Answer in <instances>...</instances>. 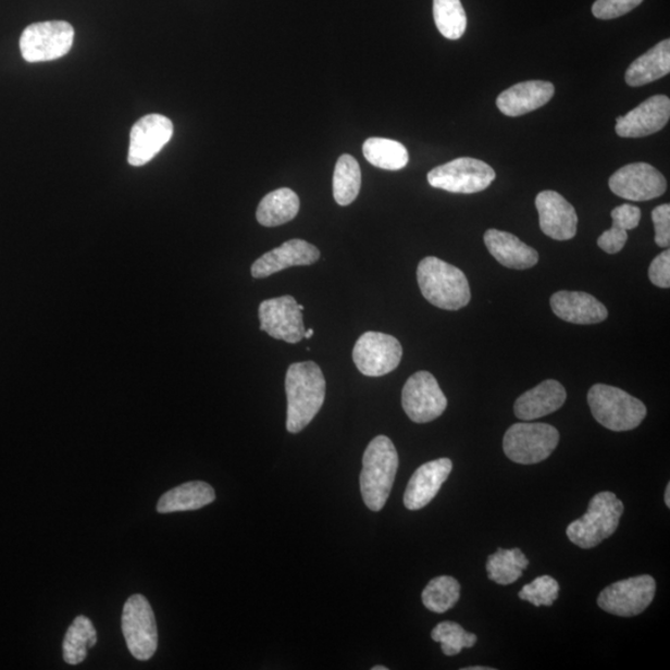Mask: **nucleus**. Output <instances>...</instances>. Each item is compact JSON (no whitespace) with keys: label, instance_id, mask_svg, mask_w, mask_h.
Listing matches in <instances>:
<instances>
[{"label":"nucleus","instance_id":"obj_15","mask_svg":"<svg viewBox=\"0 0 670 670\" xmlns=\"http://www.w3.org/2000/svg\"><path fill=\"white\" fill-rule=\"evenodd\" d=\"M173 123L163 114H147L131 129L128 163L142 166L153 160L173 137Z\"/></svg>","mask_w":670,"mask_h":670},{"label":"nucleus","instance_id":"obj_18","mask_svg":"<svg viewBox=\"0 0 670 670\" xmlns=\"http://www.w3.org/2000/svg\"><path fill=\"white\" fill-rule=\"evenodd\" d=\"M321 258L314 245L294 239L282 244L280 248L266 252L256 260L251 268L255 278H266L282 270L294 266H310Z\"/></svg>","mask_w":670,"mask_h":670},{"label":"nucleus","instance_id":"obj_7","mask_svg":"<svg viewBox=\"0 0 670 670\" xmlns=\"http://www.w3.org/2000/svg\"><path fill=\"white\" fill-rule=\"evenodd\" d=\"M75 30L66 22L35 23L21 37L23 59L28 63H42L63 58L73 48Z\"/></svg>","mask_w":670,"mask_h":670},{"label":"nucleus","instance_id":"obj_27","mask_svg":"<svg viewBox=\"0 0 670 670\" xmlns=\"http://www.w3.org/2000/svg\"><path fill=\"white\" fill-rule=\"evenodd\" d=\"M612 227L598 237L599 249L607 253H619L629 240V231L640 225L642 211L640 208L623 204L612 210Z\"/></svg>","mask_w":670,"mask_h":670},{"label":"nucleus","instance_id":"obj_19","mask_svg":"<svg viewBox=\"0 0 670 670\" xmlns=\"http://www.w3.org/2000/svg\"><path fill=\"white\" fill-rule=\"evenodd\" d=\"M454 469L451 460L439 458L419 467L405 491L404 505L409 510L425 508L437 496Z\"/></svg>","mask_w":670,"mask_h":670},{"label":"nucleus","instance_id":"obj_11","mask_svg":"<svg viewBox=\"0 0 670 670\" xmlns=\"http://www.w3.org/2000/svg\"><path fill=\"white\" fill-rule=\"evenodd\" d=\"M402 358V347L393 335L367 332L352 349V360L365 376L379 377L394 372Z\"/></svg>","mask_w":670,"mask_h":670},{"label":"nucleus","instance_id":"obj_9","mask_svg":"<svg viewBox=\"0 0 670 670\" xmlns=\"http://www.w3.org/2000/svg\"><path fill=\"white\" fill-rule=\"evenodd\" d=\"M122 632L131 655L138 660L151 659L158 647V631L151 604L142 595L127 599L122 613Z\"/></svg>","mask_w":670,"mask_h":670},{"label":"nucleus","instance_id":"obj_3","mask_svg":"<svg viewBox=\"0 0 670 670\" xmlns=\"http://www.w3.org/2000/svg\"><path fill=\"white\" fill-rule=\"evenodd\" d=\"M423 297L441 310L458 311L471 301V288L463 271L430 256L418 268Z\"/></svg>","mask_w":670,"mask_h":670},{"label":"nucleus","instance_id":"obj_34","mask_svg":"<svg viewBox=\"0 0 670 670\" xmlns=\"http://www.w3.org/2000/svg\"><path fill=\"white\" fill-rule=\"evenodd\" d=\"M432 640L441 643L445 656L460 655L463 648H472L477 643L475 634L463 630L462 625L445 621L436 625L431 633Z\"/></svg>","mask_w":670,"mask_h":670},{"label":"nucleus","instance_id":"obj_33","mask_svg":"<svg viewBox=\"0 0 670 670\" xmlns=\"http://www.w3.org/2000/svg\"><path fill=\"white\" fill-rule=\"evenodd\" d=\"M437 29L445 38L458 40L467 29V15L461 0H434Z\"/></svg>","mask_w":670,"mask_h":670},{"label":"nucleus","instance_id":"obj_24","mask_svg":"<svg viewBox=\"0 0 670 670\" xmlns=\"http://www.w3.org/2000/svg\"><path fill=\"white\" fill-rule=\"evenodd\" d=\"M670 73V40L657 44L646 54L634 60L624 80L632 87L645 86L655 83Z\"/></svg>","mask_w":670,"mask_h":670},{"label":"nucleus","instance_id":"obj_40","mask_svg":"<svg viewBox=\"0 0 670 670\" xmlns=\"http://www.w3.org/2000/svg\"><path fill=\"white\" fill-rule=\"evenodd\" d=\"M462 670H493V668H488V667H469V668H463Z\"/></svg>","mask_w":670,"mask_h":670},{"label":"nucleus","instance_id":"obj_8","mask_svg":"<svg viewBox=\"0 0 670 670\" xmlns=\"http://www.w3.org/2000/svg\"><path fill=\"white\" fill-rule=\"evenodd\" d=\"M495 179L496 172L491 165L469 157L439 165L427 175L431 187L457 194L486 190Z\"/></svg>","mask_w":670,"mask_h":670},{"label":"nucleus","instance_id":"obj_23","mask_svg":"<svg viewBox=\"0 0 670 670\" xmlns=\"http://www.w3.org/2000/svg\"><path fill=\"white\" fill-rule=\"evenodd\" d=\"M484 244L493 258L505 268L526 270L539 262V253L513 234L491 228L484 234Z\"/></svg>","mask_w":670,"mask_h":670},{"label":"nucleus","instance_id":"obj_14","mask_svg":"<svg viewBox=\"0 0 670 670\" xmlns=\"http://www.w3.org/2000/svg\"><path fill=\"white\" fill-rule=\"evenodd\" d=\"M610 189L617 197L647 201L662 197L667 190L665 175L648 163H632L612 174Z\"/></svg>","mask_w":670,"mask_h":670},{"label":"nucleus","instance_id":"obj_38","mask_svg":"<svg viewBox=\"0 0 670 670\" xmlns=\"http://www.w3.org/2000/svg\"><path fill=\"white\" fill-rule=\"evenodd\" d=\"M648 276L652 282L657 287L660 288H669L670 287V251L667 249L657 258L652 261Z\"/></svg>","mask_w":670,"mask_h":670},{"label":"nucleus","instance_id":"obj_10","mask_svg":"<svg viewBox=\"0 0 670 670\" xmlns=\"http://www.w3.org/2000/svg\"><path fill=\"white\" fill-rule=\"evenodd\" d=\"M656 590V580L649 575L617 581L599 594L597 604L615 616H638L654 601Z\"/></svg>","mask_w":670,"mask_h":670},{"label":"nucleus","instance_id":"obj_29","mask_svg":"<svg viewBox=\"0 0 670 670\" xmlns=\"http://www.w3.org/2000/svg\"><path fill=\"white\" fill-rule=\"evenodd\" d=\"M529 560L524 553L516 549H499L487 560L488 578L496 584L507 586L514 584L526 570Z\"/></svg>","mask_w":670,"mask_h":670},{"label":"nucleus","instance_id":"obj_41","mask_svg":"<svg viewBox=\"0 0 670 670\" xmlns=\"http://www.w3.org/2000/svg\"><path fill=\"white\" fill-rule=\"evenodd\" d=\"M313 333H314V331L312 328L306 331L305 332V338L306 339H311L313 337Z\"/></svg>","mask_w":670,"mask_h":670},{"label":"nucleus","instance_id":"obj_39","mask_svg":"<svg viewBox=\"0 0 670 670\" xmlns=\"http://www.w3.org/2000/svg\"><path fill=\"white\" fill-rule=\"evenodd\" d=\"M666 505L668 508H670V484L668 483L667 489H666Z\"/></svg>","mask_w":670,"mask_h":670},{"label":"nucleus","instance_id":"obj_35","mask_svg":"<svg viewBox=\"0 0 670 670\" xmlns=\"http://www.w3.org/2000/svg\"><path fill=\"white\" fill-rule=\"evenodd\" d=\"M559 583L549 575L537 578L520 590L519 598L536 607L551 606L559 597Z\"/></svg>","mask_w":670,"mask_h":670},{"label":"nucleus","instance_id":"obj_16","mask_svg":"<svg viewBox=\"0 0 670 670\" xmlns=\"http://www.w3.org/2000/svg\"><path fill=\"white\" fill-rule=\"evenodd\" d=\"M535 207L539 213L542 232L554 240L567 241L578 233V214L574 207L559 193L545 190L537 194Z\"/></svg>","mask_w":670,"mask_h":670},{"label":"nucleus","instance_id":"obj_28","mask_svg":"<svg viewBox=\"0 0 670 670\" xmlns=\"http://www.w3.org/2000/svg\"><path fill=\"white\" fill-rule=\"evenodd\" d=\"M365 160L385 171H400L409 163V152L400 142L387 138H369L363 146Z\"/></svg>","mask_w":670,"mask_h":670},{"label":"nucleus","instance_id":"obj_37","mask_svg":"<svg viewBox=\"0 0 670 670\" xmlns=\"http://www.w3.org/2000/svg\"><path fill=\"white\" fill-rule=\"evenodd\" d=\"M656 237L655 241L659 248L668 249L670 245V206L663 204L652 211Z\"/></svg>","mask_w":670,"mask_h":670},{"label":"nucleus","instance_id":"obj_1","mask_svg":"<svg viewBox=\"0 0 670 670\" xmlns=\"http://www.w3.org/2000/svg\"><path fill=\"white\" fill-rule=\"evenodd\" d=\"M287 422L290 434L305 430L323 407L325 379L313 361L290 365L286 374Z\"/></svg>","mask_w":670,"mask_h":670},{"label":"nucleus","instance_id":"obj_32","mask_svg":"<svg viewBox=\"0 0 670 670\" xmlns=\"http://www.w3.org/2000/svg\"><path fill=\"white\" fill-rule=\"evenodd\" d=\"M460 595L461 585L455 578L438 576L423 590L422 603L431 612L445 613L456 606Z\"/></svg>","mask_w":670,"mask_h":670},{"label":"nucleus","instance_id":"obj_6","mask_svg":"<svg viewBox=\"0 0 670 670\" xmlns=\"http://www.w3.org/2000/svg\"><path fill=\"white\" fill-rule=\"evenodd\" d=\"M559 441V431L548 423L525 421L509 427L502 439V449L510 461L536 464L550 457Z\"/></svg>","mask_w":670,"mask_h":670},{"label":"nucleus","instance_id":"obj_22","mask_svg":"<svg viewBox=\"0 0 670 670\" xmlns=\"http://www.w3.org/2000/svg\"><path fill=\"white\" fill-rule=\"evenodd\" d=\"M567 390L557 381H545L524 393L516 401L514 413L519 420L533 421L550 415L567 401Z\"/></svg>","mask_w":670,"mask_h":670},{"label":"nucleus","instance_id":"obj_17","mask_svg":"<svg viewBox=\"0 0 670 670\" xmlns=\"http://www.w3.org/2000/svg\"><path fill=\"white\" fill-rule=\"evenodd\" d=\"M670 119V100L665 95H656L638 108L625 113L616 121V134L622 138H641L662 131Z\"/></svg>","mask_w":670,"mask_h":670},{"label":"nucleus","instance_id":"obj_21","mask_svg":"<svg viewBox=\"0 0 670 670\" xmlns=\"http://www.w3.org/2000/svg\"><path fill=\"white\" fill-rule=\"evenodd\" d=\"M551 310L560 320L574 324H596L604 322L607 308L594 296L585 293L560 290L550 299Z\"/></svg>","mask_w":670,"mask_h":670},{"label":"nucleus","instance_id":"obj_12","mask_svg":"<svg viewBox=\"0 0 670 670\" xmlns=\"http://www.w3.org/2000/svg\"><path fill=\"white\" fill-rule=\"evenodd\" d=\"M402 408L411 421L427 423L443 415L447 398L434 375L418 372L404 386Z\"/></svg>","mask_w":670,"mask_h":670},{"label":"nucleus","instance_id":"obj_4","mask_svg":"<svg viewBox=\"0 0 670 670\" xmlns=\"http://www.w3.org/2000/svg\"><path fill=\"white\" fill-rule=\"evenodd\" d=\"M587 401L595 420L611 431L637 429L647 417L646 405L619 387L596 384L591 387Z\"/></svg>","mask_w":670,"mask_h":670},{"label":"nucleus","instance_id":"obj_42","mask_svg":"<svg viewBox=\"0 0 670 670\" xmlns=\"http://www.w3.org/2000/svg\"><path fill=\"white\" fill-rule=\"evenodd\" d=\"M387 669H389V668L384 667V666H375V667L372 668V670H387Z\"/></svg>","mask_w":670,"mask_h":670},{"label":"nucleus","instance_id":"obj_26","mask_svg":"<svg viewBox=\"0 0 670 670\" xmlns=\"http://www.w3.org/2000/svg\"><path fill=\"white\" fill-rule=\"evenodd\" d=\"M299 211V198L293 189L281 188L268 194L259 206L258 222L266 227L289 223Z\"/></svg>","mask_w":670,"mask_h":670},{"label":"nucleus","instance_id":"obj_20","mask_svg":"<svg viewBox=\"0 0 670 670\" xmlns=\"http://www.w3.org/2000/svg\"><path fill=\"white\" fill-rule=\"evenodd\" d=\"M555 94V87L546 82L520 83L502 91L497 106L499 111L509 117H519L543 108Z\"/></svg>","mask_w":670,"mask_h":670},{"label":"nucleus","instance_id":"obj_2","mask_svg":"<svg viewBox=\"0 0 670 670\" xmlns=\"http://www.w3.org/2000/svg\"><path fill=\"white\" fill-rule=\"evenodd\" d=\"M398 469L399 455L393 441L386 436L375 437L365 449L360 474L361 496L370 510L381 511L385 507Z\"/></svg>","mask_w":670,"mask_h":670},{"label":"nucleus","instance_id":"obj_36","mask_svg":"<svg viewBox=\"0 0 670 670\" xmlns=\"http://www.w3.org/2000/svg\"><path fill=\"white\" fill-rule=\"evenodd\" d=\"M643 0H596L593 5V14L597 20H616L636 9Z\"/></svg>","mask_w":670,"mask_h":670},{"label":"nucleus","instance_id":"obj_30","mask_svg":"<svg viewBox=\"0 0 670 670\" xmlns=\"http://www.w3.org/2000/svg\"><path fill=\"white\" fill-rule=\"evenodd\" d=\"M361 188V171L356 158L343 154L333 175V196L340 207L350 206Z\"/></svg>","mask_w":670,"mask_h":670},{"label":"nucleus","instance_id":"obj_5","mask_svg":"<svg viewBox=\"0 0 670 670\" xmlns=\"http://www.w3.org/2000/svg\"><path fill=\"white\" fill-rule=\"evenodd\" d=\"M623 502L611 492L598 493L590 500L587 513L572 522L567 535L581 549H593L619 528Z\"/></svg>","mask_w":670,"mask_h":670},{"label":"nucleus","instance_id":"obj_31","mask_svg":"<svg viewBox=\"0 0 670 670\" xmlns=\"http://www.w3.org/2000/svg\"><path fill=\"white\" fill-rule=\"evenodd\" d=\"M96 643L97 634L92 621L86 616L76 617L63 643L65 662L72 666L83 663L87 657V648H92Z\"/></svg>","mask_w":670,"mask_h":670},{"label":"nucleus","instance_id":"obj_13","mask_svg":"<svg viewBox=\"0 0 670 670\" xmlns=\"http://www.w3.org/2000/svg\"><path fill=\"white\" fill-rule=\"evenodd\" d=\"M303 306L293 296L263 301L259 308L260 330L270 337L296 344L305 338Z\"/></svg>","mask_w":670,"mask_h":670},{"label":"nucleus","instance_id":"obj_25","mask_svg":"<svg viewBox=\"0 0 670 670\" xmlns=\"http://www.w3.org/2000/svg\"><path fill=\"white\" fill-rule=\"evenodd\" d=\"M215 498V491L210 484L201 481L188 482L164 493L158 501L157 510L162 514L197 510L211 505Z\"/></svg>","mask_w":670,"mask_h":670}]
</instances>
